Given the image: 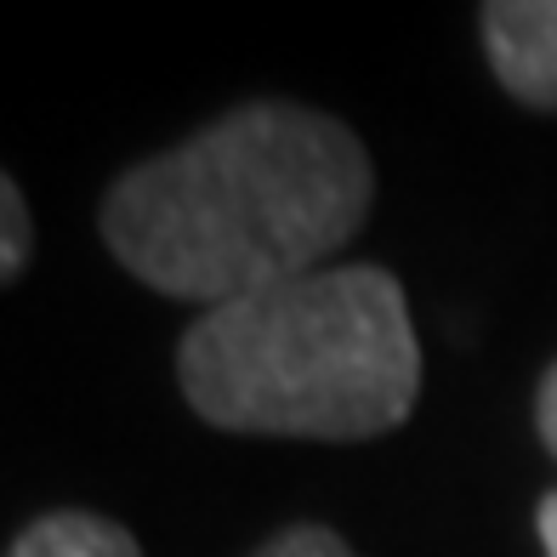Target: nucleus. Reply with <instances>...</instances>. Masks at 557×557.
Returning <instances> with one entry per match:
<instances>
[{"label": "nucleus", "instance_id": "obj_5", "mask_svg": "<svg viewBox=\"0 0 557 557\" xmlns=\"http://www.w3.org/2000/svg\"><path fill=\"white\" fill-rule=\"evenodd\" d=\"M0 222H7V239H0V278H17L29 262V211H23V194L7 176L0 183Z\"/></svg>", "mask_w": 557, "mask_h": 557}, {"label": "nucleus", "instance_id": "obj_7", "mask_svg": "<svg viewBox=\"0 0 557 557\" xmlns=\"http://www.w3.org/2000/svg\"><path fill=\"white\" fill-rule=\"evenodd\" d=\"M535 421H541V438H546V449L557 455V364L546 370V382H541V398H535Z\"/></svg>", "mask_w": 557, "mask_h": 557}, {"label": "nucleus", "instance_id": "obj_4", "mask_svg": "<svg viewBox=\"0 0 557 557\" xmlns=\"http://www.w3.org/2000/svg\"><path fill=\"white\" fill-rule=\"evenodd\" d=\"M7 557H143V552H137V541L125 535L120 523H109V518L52 512V518H40V523L23 529Z\"/></svg>", "mask_w": 557, "mask_h": 557}, {"label": "nucleus", "instance_id": "obj_2", "mask_svg": "<svg viewBox=\"0 0 557 557\" xmlns=\"http://www.w3.org/2000/svg\"><path fill=\"white\" fill-rule=\"evenodd\" d=\"M176 375L227 433L375 438L416 410L421 342L393 273L319 268L199 313Z\"/></svg>", "mask_w": 557, "mask_h": 557}, {"label": "nucleus", "instance_id": "obj_6", "mask_svg": "<svg viewBox=\"0 0 557 557\" xmlns=\"http://www.w3.org/2000/svg\"><path fill=\"white\" fill-rule=\"evenodd\" d=\"M257 557H352V552L342 546V535H331V529L296 523V529H285L278 541H268Z\"/></svg>", "mask_w": 557, "mask_h": 557}, {"label": "nucleus", "instance_id": "obj_1", "mask_svg": "<svg viewBox=\"0 0 557 557\" xmlns=\"http://www.w3.org/2000/svg\"><path fill=\"white\" fill-rule=\"evenodd\" d=\"M370 211V160L342 120L296 103L222 114L103 199V239L160 296L227 308L319 273Z\"/></svg>", "mask_w": 557, "mask_h": 557}, {"label": "nucleus", "instance_id": "obj_8", "mask_svg": "<svg viewBox=\"0 0 557 557\" xmlns=\"http://www.w3.org/2000/svg\"><path fill=\"white\" fill-rule=\"evenodd\" d=\"M541 546H546V557H557V490L541 500Z\"/></svg>", "mask_w": 557, "mask_h": 557}, {"label": "nucleus", "instance_id": "obj_3", "mask_svg": "<svg viewBox=\"0 0 557 557\" xmlns=\"http://www.w3.org/2000/svg\"><path fill=\"white\" fill-rule=\"evenodd\" d=\"M484 46L518 103L557 109V0H490Z\"/></svg>", "mask_w": 557, "mask_h": 557}]
</instances>
